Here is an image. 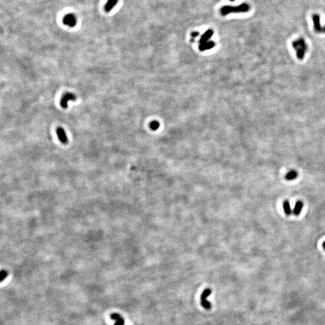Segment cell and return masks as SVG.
Here are the masks:
<instances>
[{"label":"cell","instance_id":"1","mask_svg":"<svg viewBox=\"0 0 325 325\" xmlns=\"http://www.w3.org/2000/svg\"><path fill=\"white\" fill-rule=\"evenodd\" d=\"M250 10V6L246 3H243L237 6H225L220 9V14L223 16H225L230 14L246 13Z\"/></svg>","mask_w":325,"mask_h":325},{"label":"cell","instance_id":"2","mask_svg":"<svg viewBox=\"0 0 325 325\" xmlns=\"http://www.w3.org/2000/svg\"><path fill=\"white\" fill-rule=\"evenodd\" d=\"M293 46L296 50L298 56H304L307 45L303 39H299L293 42Z\"/></svg>","mask_w":325,"mask_h":325},{"label":"cell","instance_id":"3","mask_svg":"<svg viewBox=\"0 0 325 325\" xmlns=\"http://www.w3.org/2000/svg\"><path fill=\"white\" fill-rule=\"evenodd\" d=\"M211 293V290L210 289H205L201 294V305L206 309H210L211 308V305L210 302L207 300L208 297Z\"/></svg>","mask_w":325,"mask_h":325},{"label":"cell","instance_id":"4","mask_svg":"<svg viewBox=\"0 0 325 325\" xmlns=\"http://www.w3.org/2000/svg\"><path fill=\"white\" fill-rule=\"evenodd\" d=\"M77 99L76 96L71 93L65 94L61 98L60 105L63 108H66L68 107V102L69 101H75Z\"/></svg>","mask_w":325,"mask_h":325},{"label":"cell","instance_id":"5","mask_svg":"<svg viewBox=\"0 0 325 325\" xmlns=\"http://www.w3.org/2000/svg\"><path fill=\"white\" fill-rule=\"evenodd\" d=\"M57 135L59 140L63 144H67L68 143V139L66 134L65 131L61 127H58L56 130Z\"/></svg>","mask_w":325,"mask_h":325},{"label":"cell","instance_id":"6","mask_svg":"<svg viewBox=\"0 0 325 325\" xmlns=\"http://www.w3.org/2000/svg\"><path fill=\"white\" fill-rule=\"evenodd\" d=\"M63 22L64 23V24L66 25V26H68L71 27H73L77 24V20L76 16L73 15L69 14L64 17Z\"/></svg>","mask_w":325,"mask_h":325},{"label":"cell","instance_id":"7","mask_svg":"<svg viewBox=\"0 0 325 325\" xmlns=\"http://www.w3.org/2000/svg\"><path fill=\"white\" fill-rule=\"evenodd\" d=\"M312 21L314 23V28L317 32L322 33V27L320 25V18L317 14H314L312 16Z\"/></svg>","mask_w":325,"mask_h":325},{"label":"cell","instance_id":"8","mask_svg":"<svg viewBox=\"0 0 325 325\" xmlns=\"http://www.w3.org/2000/svg\"><path fill=\"white\" fill-rule=\"evenodd\" d=\"M212 35H213V31H212V30H207L202 34V36L201 37V39H200V41H199L200 43H202L208 42L209 41V39L212 37Z\"/></svg>","mask_w":325,"mask_h":325},{"label":"cell","instance_id":"9","mask_svg":"<svg viewBox=\"0 0 325 325\" xmlns=\"http://www.w3.org/2000/svg\"><path fill=\"white\" fill-rule=\"evenodd\" d=\"M110 317L111 319H113L116 321L114 325H124V319L119 314L117 313H113L110 315Z\"/></svg>","mask_w":325,"mask_h":325},{"label":"cell","instance_id":"10","mask_svg":"<svg viewBox=\"0 0 325 325\" xmlns=\"http://www.w3.org/2000/svg\"><path fill=\"white\" fill-rule=\"evenodd\" d=\"M118 0H108V1L104 6V10L105 11L108 12L111 11L113 8L117 4Z\"/></svg>","mask_w":325,"mask_h":325},{"label":"cell","instance_id":"11","mask_svg":"<svg viewBox=\"0 0 325 325\" xmlns=\"http://www.w3.org/2000/svg\"><path fill=\"white\" fill-rule=\"evenodd\" d=\"M303 206H304V204H303V202L302 201H297L296 203L294 208L293 210V214L295 216H299L300 214H301L302 209L303 208Z\"/></svg>","mask_w":325,"mask_h":325},{"label":"cell","instance_id":"12","mask_svg":"<svg viewBox=\"0 0 325 325\" xmlns=\"http://www.w3.org/2000/svg\"><path fill=\"white\" fill-rule=\"evenodd\" d=\"M215 46V43L212 41H208L202 43H200L199 45V49L201 51H204L206 49H209L212 48H213Z\"/></svg>","mask_w":325,"mask_h":325},{"label":"cell","instance_id":"13","mask_svg":"<svg viewBox=\"0 0 325 325\" xmlns=\"http://www.w3.org/2000/svg\"><path fill=\"white\" fill-rule=\"evenodd\" d=\"M283 208H284L285 213L287 215H291L292 209H291L290 204V202H289V201L286 200V201H285L283 202Z\"/></svg>","mask_w":325,"mask_h":325},{"label":"cell","instance_id":"14","mask_svg":"<svg viewBox=\"0 0 325 325\" xmlns=\"http://www.w3.org/2000/svg\"><path fill=\"white\" fill-rule=\"evenodd\" d=\"M297 175H298L297 172L296 170H291V171H290L289 172H288L287 173L286 176H285V179L287 180H289V181L293 180L296 179L297 177Z\"/></svg>","mask_w":325,"mask_h":325},{"label":"cell","instance_id":"15","mask_svg":"<svg viewBox=\"0 0 325 325\" xmlns=\"http://www.w3.org/2000/svg\"><path fill=\"white\" fill-rule=\"evenodd\" d=\"M8 273L6 270H2L0 272V282H2L7 277Z\"/></svg>","mask_w":325,"mask_h":325},{"label":"cell","instance_id":"16","mask_svg":"<svg viewBox=\"0 0 325 325\" xmlns=\"http://www.w3.org/2000/svg\"><path fill=\"white\" fill-rule=\"evenodd\" d=\"M159 127H160V124L157 121H154V122H151V124H150V127H151V128L153 130H157L159 128Z\"/></svg>","mask_w":325,"mask_h":325},{"label":"cell","instance_id":"17","mask_svg":"<svg viewBox=\"0 0 325 325\" xmlns=\"http://www.w3.org/2000/svg\"><path fill=\"white\" fill-rule=\"evenodd\" d=\"M198 35H199V33L197 31H193L192 33V37H196L197 36H198Z\"/></svg>","mask_w":325,"mask_h":325},{"label":"cell","instance_id":"18","mask_svg":"<svg viewBox=\"0 0 325 325\" xmlns=\"http://www.w3.org/2000/svg\"><path fill=\"white\" fill-rule=\"evenodd\" d=\"M322 246H323V248H324V249H325V241H324V242L323 243V244H322Z\"/></svg>","mask_w":325,"mask_h":325},{"label":"cell","instance_id":"19","mask_svg":"<svg viewBox=\"0 0 325 325\" xmlns=\"http://www.w3.org/2000/svg\"><path fill=\"white\" fill-rule=\"evenodd\" d=\"M229 1H234L235 0H229Z\"/></svg>","mask_w":325,"mask_h":325}]
</instances>
